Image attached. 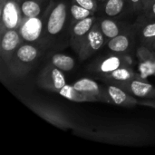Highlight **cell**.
<instances>
[{
    "label": "cell",
    "instance_id": "1",
    "mask_svg": "<svg viewBox=\"0 0 155 155\" xmlns=\"http://www.w3.org/2000/svg\"><path fill=\"white\" fill-rule=\"evenodd\" d=\"M44 45L23 42L6 65L7 72L14 78H23L27 75L42 54Z\"/></svg>",
    "mask_w": 155,
    "mask_h": 155
},
{
    "label": "cell",
    "instance_id": "2",
    "mask_svg": "<svg viewBox=\"0 0 155 155\" xmlns=\"http://www.w3.org/2000/svg\"><path fill=\"white\" fill-rule=\"evenodd\" d=\"M54 3V2L52 0L45 10L43 12V14L39 16L22 19L21 25L18 28V32L22 37L23 42L38 44L40 43V40H44L46 19Z\"/></svg>",
    "mask_w": 155,
    "mask_h": 155
},
{
    "label": "cell",
    "instance_id": "3",
    "mask_svg": "<svg viewBox=\"0 0 155 155\" xmlns=\"http://www.w3.org/2000/svg\"><path fill=\"white\" fill-rule=\"evenodd\" d=\"M69 17V7L64 1L54 3L46 19L44 39H51L59 35L65 27Z\"/></svg>",
    "mask_w": 155,
    "mask_h": 155
},
{
    "label": "cell",
    "instance_id": "4",
    "mask_svg": "<svg viewBox=\"0 0 155 155\" xmlns=\"http://www.w3.org/2000/svg\"><path fill=\"white\" fill-rule=\"evenodd\" d=\"M36 84L45 90L58 93L66 84V80L63 71L49 62L39 73Z\"/></svg>",
    "mask_w": 155,
    "mask_h": 155
},
{
    "label": "cell",
    "instance_id": "5",
    "mask_svg": "<svg viewBox=\"0 0 155 155\" xmlns=\"http://www.w3.org/2000/svg\"><path fill=\"white\" fill-rule=\"evenodd\" d=\"M1 28L2 35L6 30L18 29L22 22L19 0H1Z\"/></svg>",
    "mask_w": 155,
    "mask_h": 155
},
{
    "label": "cell",
    "instance_id": "6",
    "mask_svg": "<svg viewBox=\"0 0 155 155\" xmlns=\"http://www.w3.org/2000/svg\"><path fill=\"white\" fill-rule=\"evenodd\" d=\"M107 43V39L104 35L99 21L97 20L96 23L94 25L86 37L84 38L80 50L78 52L79 58L82 61L86 60L87 58L93 56L96 52H98L104 45Z\"/></svg>",
    "mask_w": 155,
    "mask_h": 155
},
{
    "label": "cell",
    "instance_id": "7",
    "mask_svg": "<svg viewBox=\"0 0 155 155\" xmlns=\"http://www.w3.org/2000/svg\"><path fill=\"white\" fill-rule=\"evenodd\" d=\"M23 43L22 37L18 32V29L6 30L1 35L0 55L2 64L6 65L11 61L14 54Z\"/></svg>",
    "mask_w": 155,
    "mask_h": 155
},
{
    "label": "cell",
    "instance_id": "8",
    "mask_svg": "<svg viewBox=\"0 0 155 155\" xmlns=\"http://www.w3.org/2000/svg\"><path fill=\"white\" fill-rule=\"evenodd\" d=\"M96 21L97 18L94 15H91L70 25V44L77 54L84 38L86 37L94 25L96 23Z\"/></svg>",
    "mask_w": 155,
    "mask_h": 155
},
{
    "label": "cell",
    "instance_id": "9",
    "mask_svg": "<svg viewBox=\"0 0 155 155\" xmlns=\"http://www.w3.org/2000/svg\"><path fill=\"white\" fill-rule=\"evenodd\" d=\"M121 88H123L125 92L133 96L141 97V98H148L155 99V87L151 84L143 81L140 78L131 79L125 82H120L114 84Z\"/></svg>",
    "mask_w": 155,
    "mask_h": 155
},
{
    "label": "cell",
    "instance_id": "10",
    "mask_svg": "<svg viewBox=\"0 0 155 155\" xmlns=\"http://www.w3.org/2000/svg\"><path fill=\"white\" fill-rule=\"evenodd\" d=\"M74 87L83 93L94 95L98 98L100 102H104L108 104H113L112 100L108 94L107 89L102 88L98 83L90 78H82L77 80L74 84Z\"/></svg>",
    "mask_w": 155,
    "mask_h": 155
},
{
    "label": "cell",
    "instance_id": "11",
    "mask_svg": "<svg viewBox=\"0 0 155 155\" xmlns=\"http://www.w3.org/2000/svg\"><path fill=\"white\" fill-rule=\"evenodd\" d=\"M37 114H39L41 117L51 123L52 124H54L57 127H60L64 130L73 128L74 124L67 120L61 113L54 110L50 107H45L42 105H35V107H31Z\"/></svg>",
    "mask_w": 155,
    "mask_h": 155
},
{
    "label": "cell",
    "instance_id": "12",
    "mask_svg": "<svg viewBox=\"0 0 155 155\" xmlns=\"http://www.w3.org/2000/svg\"><path fill=\"white\" fill-rule=\"evenodd\" d=\"M50 2H48V0H20L19 5L22 19L39 16L45 10Z\"/></svg>",
    "mask_w": 155,
    "mask_h": 155
},
{
    "label": "cell",
    "instance_id": "13",
    "mask_svg": "<svg viewBox=\"0 0 155 155\" xmlns=\"http://www.w3.org/2000/svg\"><path fill=\"white\" fill-rule=\"evenodd\" d=\"M106 89L114 104L132 107L139 104V102L134 97H133L131 94H129L123 88L116 84H110Z\"/></svg>",
    "mask_w": 155,
    "mask_h": 155
},
{
    "label": "cell",
    "instance_id": "14",
    "mask_svg": "<svg viewBox=\"0 0 155 155\" xmlns=\"http://www.w3.org/2000/svg\"><path fill=\"white\" fill-rule=\"evenodd\" d=\"M123 66H130V65L124 60V58L118 55H111L100 61L94 69V71L104 75Z\"/></svg>",
    "mask_w": 155,
    "mask_h": 155
},
{
    "label": "cell",
    "instance_id": "15",
    "mask_svg": "<svg viewBox=\"0 0 155 155\" xmlns=\"http://www.w3.org/2000/svg\"><path fill=\"white\" fill-rule=\"evenodd\" d=\"M58 94L60 95H62L63 97L72 101V102H76V103H85V102H98V98L83 93L77 89H75L74 87V85H69V84H65L59 92Z\"/></svg>",
    "mask_w": 155,
    "mask_h": 155
},
{
    "label": "cell",
    "instance_id": "16",
    "mask_svg": "<svg viewBox=\"0 0 155 155\" xmlns=\"http://www.w3.org/2000/svg\"><path fill=\"white\" fill-rule=\"evenodd\" d=\"M139 75L140 74H135L130 66H123V67H120V68L113 71L110 74H104V77H105L109 81L116 84V83L125 82V81L134 79V78H141V77H139Z\"/></svg>",
    "mask_w": 155,
    "mask_h": 155
},
{
    "label": "cell",
    "instance_id": "17",
    "mask_svg": "<svg viewBox=\"0 0 155 155\" xmlns=\"http://www.w3.org/2000/svg\"><path fill=\"white\" fill-rule=\"evenodd\" d=\"M106 45L114 53H125L131 45L130 37L125 34H120L119 35L108 40Z\"/></svg>",
    "mask_w": 155,
    "mask_h": 155
},
{
    "label": "cell",
    "instance_id": "18",
    "mask_svg": "<svg viewBox=\"0 0 155 155\" xmlns=\"http://www.w3.org/2000/svg\"><path fill=\"white\" fill-rule=\"evenodd\" d=\"M98 21L101 30L104 35L105 36V38L107 39V41L122 34V28L120 25L114 20L110 18H104Z\"/></svg>",
    "mask_w": 155,
    "mask_h": 155
},
{
    "label": "cell",
    "instance_id": "19",
    "mask_svg": "<svg viewBox=\"0 0 155 155\" xmlns=\"http://www.w3.org/2000/svg\"><path fill=\"white\" fill-rule=\"evenodd\" d=\"M94 12L88 10L82 5H78L76 2L72 0V3L69 7V17H70V25L74 24L77 21L83 20L86 17L94 15Z\"/></svg>",
    "mask_w": 155,
    "mask_h": 155
},
{
    "label": "cell",
    "instance_id": "20",
    "mask_svg": "<svg viewBox=\"0 0 155 155\" xmlns=\"http://www.w3.org/2000/svg\"><path fill=\"white\" fill-rule=\"evenodd\" d=\"M49 62L63 72H69L74 67V59L64 54L58 53L54 54Z\"/></svg>",
    "mask_w": 155,
    "mask_h": 155
},
{
    "label": "cell",
    "instance_id": "21",
    "mask_svg": "<svg viewBox=\"0 0 155 155\" xmlns=\"http://www.w3.org/2000/svg\"><path fill=\"white\" fill-rule=\"evenodd\" d=\"M125 6V0H108L104 6V14L108 17L120 15Z\"/></svg>",
    "mask_w": 155,
    "mask_h": 155
},
{
    "label": "cell",
    "instance_id": "22",
    "mask_svg": "<svg viewBox=\"0 0 155 155\" xmlns=\"http://www.w3.org/2000/svg\"><path fill=\"white\" fill-rule=\"evenodd\" d=\"M139 35L143 45L152 41L155 38V22H151L143 25Z\"/></svg>",
    "mask_w": 155,
    "mask_h": 155
},
{
    "label": "cell",
    "instance_id": "23",
    "mask_svg": "<svg viewBox=\"0 0 155 155\" xmlns=\"http://www.w3.org/2000/svg\"><path fill=\"white\" fill-rule=\"evenodd\" d=\"M140 77L144 79L150 75H154L155 74V60H145L140 61L139 63Z\"/></svg>",
    "mask_w": 155,
    "mask_h": 155
},
{
    "label": "cell",
    "instance_id": "24",
    "mask_svg": "<svg viewBox=\"0 0 155 155\" xmlns=\"http://www.w3.org/2000/svg\"><path fill=\"white\" fill-rule=\"evenodd\" d=\"M83 7L95 13L98 9V0H74Z\"/></svg>",
    "mask_w": 155,
    "mask_h": 155
},
{
    "label": "cell",
    "instance_id": "25",
    "mask_svg": "<svg viewBox=\"0 0 155 155\" xmlns=\"http://www.w3.org/2000/svg\"><path fill=\"white\" fill-rule=\"evenodd\" d=\"M132 9L134 11H141L143 10V0H128Z\"/></svg>",
    "mask_w": 155,
    "mask_h": 155
},
{
    "label": "cell",
    "instance_id": "26",
    "mask_svg": "<svg viewBox=\"0 0 155 155\" xmlns=\"http://www.w3.org/2000/svg\"><path fill=\"white\" fill-rule=\"evenodd\" d=\"M150 18H155V0H152L149 5L144 10Z\"/></svg>",
    "mask_w": 155,
    "mask_h": 155
},
{
    "label": "cell",
    "instance_id": "27",
    "mask_svg": "<svg viewBox=\"0 0 155 155\" xmlns=\"http://www.w3.org/2000/svg\"><path fill=\"white\" fill-rule=\"evenodd\" d=\"M138 104H142L144 106H149L152 108H155V99L152 100V101H145V102H139Z\"/></svg>",
    "mask_w": 155,
    "mask_h": 155
},
{
    "label": "cell",
    "instance_id": "28",
    "mask_svg": "<svg viewBox=\"0 0 155 155\" xmlns=\"http://www.w3.org/2000/svg\"><path fill=\"white\" fill-rule=\"evenodd\" d=\"M144 45H146V46H148V47H150L151 49L153 48H155V38H153L152 41H150V42H148L147 44H145Z\"/></svg>",
    "mask_w": 155,
    "mask_h": 155
},
{
    "label": "cell",
    "instance_id": "29",
    "mask_svg": "<svg viewBox=\"0 0 155 155\" xmlns=\"http://www.w3.org/2000/svg\"><path fill=\"white\" fill-rule=\"evenodd\" d=\"M152 0H143V10L146 9V7L149 5V4L151 3Z\"/></svg>",
    "mask_w": 155,
    "mask_h": 155
},
{
    "label": "cell",
    "instance_id": "30",
    "mask_svg": "<svg viewBox=\"0 0 155 155\" xmlns=\"http://www.w3.org/2000/svg\"><path fill=\"white\" fill-rule=\"evenodd\" d=\"M107 1H108V0H98V4H99V3H102V4L104 5Z\"/></svg>",
    "mask_w": 155,
    "mask_h": 155
},
{
    "label": "cell",
    "instance_id": "31",
    "mask_svg": "<svg viewBox=\"0 0 155 155\" xmlns=\"http://www.w3.org/2000/svg\"><path fill=\"white\" fill-rule=\"evenodd\" d=\"M154 75H155V74H154Z\"/></svg>",
    "mask_w": 155,
    "mask_h": 155
},
{
    "label": "cell",
    "instance_id": "32",
    "mask_svg": "<svg viewBox=\"0 0 155 155\" xmlns=\"http://www.w3.org/2000/svg\"><path fill=\"white\" fill-rule=\"evenodd\" d=\"M19 1H20V0H19Z\"/></svg>",
    "mask_w": 155,
    "mask_h": 155
}]
</instances>
